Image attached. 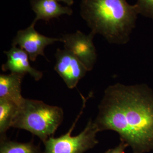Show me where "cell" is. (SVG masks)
Wrapping results in <instances>:
<instances>
[{
    "label": "cell",
    "instance_id": "6da1fadb",
    "mask_svg": "<svg viewBox=\"0 0 153 153\" xmlns=\"http://www.w3.org/2000/svg\"><path fill=\"white\" fill-rule=\"evenodd\" d=\"M99 131L117 132L133 153L153 151V91L145 84L109 86L94 121Z\"/></svg>",
    "mask_w": 153,
    "mask_h": 153
},
{
    "label": "cell",
    "instance_id": "7a4b0ae2",
    "mask_svg": "<svg viewBox=\"0 0 153 153\" xmlns=\"http://www.w3.org/2000/svg\"><path fill=\"white\" fill-rule=\"evenodd\" d=\"M80 14L91 32L111 44L124 45L130 40L140 12L126 0H81Z\"/></svg>",
    "mask_w": 153,
    "mask_h": 153
},
{
    "label": "cell",
    "instance_id": "3957f363",
    "mask_svg": "<svg viewBox=\"0 0 153 153\" xmlns=\"http://www.w3.org/2000/svg\"><path fill=\"white\" fill-rule=\"evenodd\" d=\"M64 119V111L38 100L25 98L18 107L12 128L31 133L43 142L53 135Z\"/></svg>",
    "mask_w": 153,
    "mask_h": 153
},
{
    "label": "cell",
    "instance_id": "277c9868",
    "mask_svg": "<svg viewBox=\"0 0 153 153\" xmlns=\"http://www.w3.org/2000/svg\"><path fill=\"white\" fill-rule=\"evenodd\" d=\"M81 96L83 103L82 109L71 128L66 133L60 137L49 138L44 143L45 148L43 153H85L98 143L97 134L100 131L91 119L88 121L84 130L79 134L76 136H71L76 122L85 107L86 99Z\"/></svg>",
    "mask_w": 153,
    "mask_h": 153
},
{
    "label": "cell",
    "instance_id": "5b68a950",
    "mask_svg": "<svg viewBox=\"0 0 153 153\" xmlns=\"http://www.w3.org/2000/svg\"><path fill=\"white\" fill-rule=\"evenodd\" d=\"M95 35L92 32L86 35L77 31L75 33L63 35L60 38L64 43V49L74 55L88 71L93 70L97 59L96 48L93 43Z\"/></svg>",
    "mask_w": 153,
    "mask_h": 153
},
{
    "label": "cell",
    "instance_id": "8992f818",
    "mask_svg": "<svg viewBox=\"0 0 153 153\" xmlns=\"http://www.w3.org/2000/svg\"><path fill=\"white\" fill-rule=\"evenodd\" d=\"M56 42H61L60 39L43 35L35 29L34 25L31 24L27 28L17 32L11 45L14 47L18 45L27 53L30 60L35 61L39 56L45 57V47Z\"/></svg>",
    "mask_w": 153,
    "mask_h": 153
},
{
    "label": "cell",
    "instance_id": "52a82bcc",
    "mask_svg": "<svg viewBox=\"0 0 153 153\" xmlns=\"http://www.w3.org/2000/svg\"><path fill=\"white\" fill-rule=\"evenodd\" d=\"M55 71L63 79L69 88H76L78 82L85 76L88 70L71 52L58 48L55 54Z\"/></svg>",
    "mask_w": 153,
    "mask_h": 153
},
{
    "label": "cell",
    "instance_id": "ba28073f",
    "mask_svg": "<svg viewBox=\"0 0 153 153\" xmlns=\"http://www.w3.org/2000/svg\"><path fill=\"white\" fill-rule=\"evenodd\" d=\"M7 56V61L1 67L4 71L26 75L30 74L36 81L40 80L43 76L42 71L36 70L30 65L27 53L19 47L12 46L9 51H4Z\"/></svg>",
    "mask_w": 153,
    "mask_h": 153
},
{
    "label": "cell",
    "instance_id": "9c48e42d",
    "mask_svg": "<svg viewBox=\"0 0 153 153\" xmlns=\"http://www.w3.org/2000/svg\"><path fill=\"white\" fill-rule=\"evenodd\" d=\"M30 5L36 14V17L31 23L34 25L39 20L48 22L62 15L71 16L73 13L70 7L61 5L57 0H30Z\"/></svg>",
    "mask_w": 153,
    "mask_h": 153
},
{
    "label": "cell",
    "instance_id": "30bf717a",
    "mask_svg": "<svg viewBox=\"0 0 153 153\" xmlns=\"http://www.w3.org/2000/svg\"><path fill=\"white\" fill-rule=\"evenodd\" d=\"M25 75L10 73L0 75V99L12 101L19 105L25 98L22 97L21 85Z\"/></svg>",
    "mask_w": 153,
    "mask_h": 153
},
{
    "label": "cell",
    "instance_id": "8fae6325",
    "mask_svg": "<svg viewBox=\"0 0 153 153\" xmlns=\"http://www.w3.org/2000/svg\"><path fill=\"white\" fill-rule=\"evenodd\" d=\"M18 107L12 101L0 99V141L7 138L6 132L12 127Z\"/></svg>",
    "mask_w": 153,
    "mask_h": 153
},
{
    "label": "cell",
    "instance_id": "7c38bea8",
    "mask_svg": "<svg viewBox=\"0 0 153 153\" xmlns=\"http://www.w3.org/2000/svg\"><path fill=\"white\" fill-rule=\"evenodd\" d=\"M0 153H43L39 145L30 142H17L7 138L0 141Z\"/></svg>",
    "mask_w": 153,
    "mask_h": 153
},
{
    "label": "cell",
    "instance_id": "4fadbf2b",
    "mask_svg": "<svg viewBox=\"0 0 153 153\" xmlns=\"http://www.w3.org/2000/svg\"><path fill=\"white\" fill-rule=\"evenodd\" d=\"M140 14L153 20V0H137Z\"/></svg>",
    "mask_w": 153,
    "mask_h": 153
},
{
    "label": "cell",
    "instance_id": "5bb4252c",
    "mask_svg": "<svg viewBox=\"0 0 153 153\" xmlns=\"http://www.w3.org/2000/svg\"><path fill=\"white\" fill-rule=\"evenodd\" d=\"M128 147V144L121 141L120 143L115 148L110 149L104 153H126V149Z\"/></svg>",
    "mask_w": 153,
    "mask_h": 153
},
{
    "label": "cell",
    "instance_id": "9a60e30c",
    "mask_svg": "<svg viewBox=\"0 0 153 153\" xmlns=\"http://www.w3.org/2000/svg\"><path fill=\"white\" fill-rule=\"evenodd\" d=\"M58 2H62L67 4L68 6H71L73 4L74 1L73 0H57Z\"/></svg>",
    "mask_w": 153,
    "mask_h": 153
}]
</instances>
